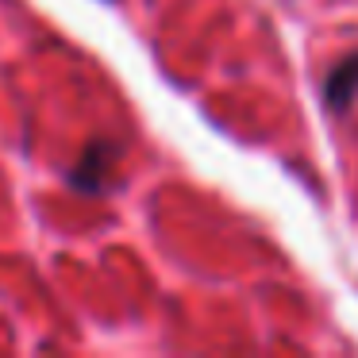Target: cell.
Returning <instances> with one entry per match:
<instances>
[{"mask_svg": "<svg viewBox=\"0 0 358 358\" xmlns=\"http://www.w3.org/2000/svg\"><path fill=\"white\" fill-rule=\"evenodd\" d=\"M112 155H116V150H112L108 143H93V147L81 155V162L70 170V185L81 189V193H101L104 178H108V166H112Z\"/></svg>", "mask_w": 358, "mask_h": 358, "instance_id": "1", "label": "cell"}, {"mask_svg": "<svg viewBox=\"0 0 358 358\" xmlns=\"http://www.w3.org/2000/svg\"><path fill=\"white\" fill-rule=\"evenodd\" d=\"M355 96H358V55H350V58H343V62L327 73L324 101H327V108H331V112H343V108H350Z\"/></svg>", "mask_w": 358, "mask_h": 358, "instance_id": "2", "label": "cell"}]
</instances>
